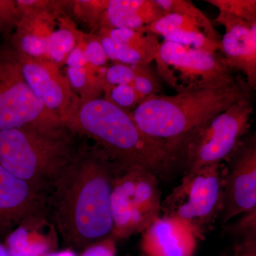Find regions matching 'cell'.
<instances>
[{
	"label": "cell",
	"instance_id": "obj_1",
	"mask_svg": "<svg viewBox=\"0 0 256 256\" xmlns=\"http://www.w3.org/2000/svg\"><path fill=\"white\" fill-rule=\"evenodd\" d=\"M117 171L118 165L99 146L80 142L46 194L47 216L64 245L85 250L110 238L111 195Z\"/></svg>",
	"mask_w": 256,
	"mask_h": 256
},
{
	"label": "cell",
	"instance_id": "obj_2",
	"mask_svg": "<svg viewBox=\"0 0 256 256\" xmlns=\"http://www.w3.org/2000/svg\"><path fill=\"white\" fill-rule=\"evenodd\" d=\"M66 126L80 137L92 140L120 168H142L161 180L183 168L181 152L146 136L129 112L107 99L80 100Z\"/></svg>",
	"mask_w": 256,
	"mask_h": 256
},
{
	"label": "cell",
	"instance_id": "obj_3",
	"mask_svg": "<svg viewBox=\"0 0 256 256\" xmlns=\"http://www.w3.org/2000/svg\"><path fill=\"white\" fill-rule=\"evenodd\" d=\"M244 77L173 96L156 95L129 112L138 128L152 139L181 152L200 128L234 104L252 97Z\"/></svg>",
	"mask_w": 256,
	"mask_h": 256
},
{
	"label": "cell",
	"instance_id": "obj_4",
	"mask_svg": "<svg viewBox=\"0 0 256 256\" xmlns=\"http://www.w3.org/2000/svg\"><path fill=\"white\" fill-rule=\"evenodd\" d=\"M79 138L62 122L0 131V164L46 194L76 152Z\"/></svg>",
	"mask_w": 256,
	"mask_h": 256
},
{
	"label": "cell",
	"instance_id": "obj_5",
	"mask_svg": "<svg viewBox=\"0 0 256 256\" xmlns=\"http://www.w3.org/2000/svg\"><path fill=\"white\" fill-rule=\"evenodd\" d=\"M225 164L184 173L181 182L162 202L161 213L190 227L204 240L222 214Z\"/></svg>",
	"mask_w": 256,
	"mask_h": 256
},
{
	"label": "cell",
	"instance_id": "obj_6",
	"mask_svg": "<svg viewBox=\"0 0 256 256\" xmlns=\"http://www.w3.org/2000/svg\"><path fill=\"white\" fill-rule=\"evenodd\" d=\"M160 178L142 168L118 165L111 210L114 229L111 237L124 238L143 232L161 214Z\"/></svg>",
	"mask_w": 256,
	"mask_h": 256
},
{
	"label": "cell",
	"instance_id": "obj_7",
	"mask_svg": "<svg viewBox=\"0 0 256 256\" xmlns=\"http://www.w3.org/2000/svg\"><path fill=\"white\" fill-rule=\"evenodd\" d=\"M252 97L238 101L204 124L185 148L184 173L220 164L249 133Z\"/></svg>",
	"mask_w": 256,
	"mask_h": 256
},
{
	"label": "cell",
	"instance_id": "obj_8",
	"mask_svg": "<svg viewBox=\"0 0 256 256\" xmlns=\"http://www.w3.org/2000/svg\"><path fill=\"white\" fill-rule=\"evenodd\" d=\"M156 74L176 94L212 86L233 78L223 56L164 41L156 60Z\"/></svg>",
	"mask_w": 256,
	"mask_h": 256
},
{
	"label": "cell",
	"instance_id": "obj_9",
	"mask_svg": "<svg viewBox=\"0 0 256 256\" xmlns=\"http://www.w3.org/2000/svg\"><path fill=\"white\" fill-rule=\"evenodd\" d=\"M55 122H62L32 92L14 48L0 47V131Z\"/></svg>",
	"mask_w": 256,
	"mask_h": 256
},
{
	"label": "cell",
	"instance_id": "obj_10",
	"mask_svg": "<svg viewBox=\"0 0 256 256\" xmlns=\"http://www.w3.org/2000/svg\"><path fill=\"white\" fill-rule=\"evenodd\" d=\"M220 220L256 210V136L248 133L225 161Z\"/></svg>",
	"mask_w": 256,
	"mask_h": 256
},
{
	"label": "cell",
	"instance_id": "obj_11",
	"mask_svg": "<svg viewBox=\"0 0 256 256\" xmlns=\"http://www.w3.org/2000/svg\"><path fill=\"white\" fill-rule=\"evenodd\" d=\"M16 53L24 78L32 92L42 105L66 124L80 102L68 78L60 72L58 65L50 60Z\"/></svg>",
	"mask_w": 256,
	"mask_h": 256
},
{
	"label": "cell",
	"instance_id": "obj_12",
	"mask_svg": "<svg viewBox=\"0 0 256 256\" xmlns=\"http://www.w3.org/2000/svg\"><path fill=\"white\" fill-rule=\"evenodd\" d=\"M46 217V194L0 164V240L18 226Z\"/></svg>",
	"mask_w": 256,
	"mask_h": 256
},
{
	"label": "cell",
	"instance_id": "obj_13",
	"mask_svg": "<svg viewBox=\"0 0 256 256\" xmlns=\"http://www.w3.org/2000/svg\"><path fill=\"white\" fill-rule=\"evenodd\" d=\"M214 22L222 25L220 52L229 68L242 72L252 92L256 88V22L220 12Z\"/></svg>",
	"mask_w": 256,
	"mask_h": 256
},
{
	"label": "cell",
	"instance_id": "obj_14",
	"mask_svg": "<svg viewBox=\"0 0 256 256\" xmlns=\"http://www.w3.org/2000/svg\"><path fill=\"white\" fill-rule=\"evenodd\" d=\"M148 31L161 36L164 41L180 44L216 54L220 52L222 36L213 25H207L186 15L164 14L154 23L144 28Z\"/></svg>",
	"mask_w": 256,
	"mask_h": 256
},
{
	"label": "cell",
	"instance_id": "obj_15",
	"mask_svg": "<svg viewBox=\"0 0 256 256\" xmlns=\"http://www.w3.org/2000/svg\"><path fill=\"white\" fill-rule=\"evenodd\" d=\"M196 242L186 224L162 216L143 232L141 249L146 256H193Z\"/></svg>",
	"mask_w": 256,
	"mask_h": 256
},
{
	"label": "cell",
	"instance_id": "obj_16",
	"mask_svg": "<svg viewBox=\"0 0 256 256\" xmlns=\"http://www.w3.org/2000/svg\"><path fill=\"white\" fill-rule=\"evenodd\" d=\"M164 15L156 0H109L100 28L140 30Z\"/></svg>",
	"mask_w": 256,
	"mask_h": 256
},
{
	"label": "cell",
	"instance_id": "obj_17",
	"mask_svg": "<svg viewBox=\"0 0 256 256\" xmlns=\"http://www.w3.org/2000/svg\"><path fill=\"white\" fill-rule=\"evenodd\" d=\"M98 33L107 35L114 41L139 52L150 64L156 60L160 46L158 37L144 28L140 30L124 28L106 30L102 28Z\"/></svg>",
	"mask_w": 256,
	"mask_h": 256
},
{
	"label": "cell",
	"instance_id": "obj_18",
	"mask_svg": "<svg viewBox=\"0 0 256 256\" xmlns=\"http://www.w3.org/2000/svg\"><path fill=\"white\" fill-rule=\"evenodd\" d=\"M106 68H94L88 64L86 66L68 67L66 78L74 92L80 100L86 101L98 98L104 92V73Z\"/></svg>",
	"mask_w": 256,
	"mask_h": 256
},
{
	"label": "cell",
	"instance_id": "obj_19",
	"mask_svg": "<svg viewBox=\"0 0 256 256\" xmlns=\"http://www.w3.org/2000/svg\"><path fill=\"white\" fill-rule=\"evenodd\" d=\"M60 28L54 31L47 42L46 60L56 65L63 63L76 46L78 32L68 18H60Z\"/></svg>",
	"mask_w": 256,
	"mask_h": 256
},
{
	"label": "cell",
	"instance_id": "obj_20",
	"mask_svg": "<svg viewBox=\"0 0 256 256\" xmlns=\"http://www.w3.org/2000/svg\"><path fill=\"white\" fill-rule=\"evenodd\" d=\"M230 232L239 237L230 256H256V210L244 216Z\"/></svg>",
	"mask_w": 256,
	"mask_h": 256
},
{
	"label": "cell",
	"instance_id": "obj_21",
	"mask_svg": "<svg viewBox=\"0 0 256 256\" xmlns=\"http://www.w3.org/2000/svg\"><path fill=\"white\" fill-rule=\"evenodd\" d=\"M108 2L109 0H78L70 1V6L77 18L86 24L92 31L98 32Z\"/></svg>",
	"mask_w": 256,
	"mask_h": 256
},
{
	"label": "cell",
	"instance_id": "obj_22",
	"mask_svg": "<svg viewBox=\"0 0 256 256\" xmlns=\"http://www.w3.org/2000/svg\"><path fill=\"white\" fill-rule=\"evenodd\" d=\"M108 60L130 66L149 65L148 60L139 52L114 41L104 34L97 33Z\"/></svg>",
	"mask_w": 256,
	"mask_h": 256
},
{
	"label": "cell",
	"instance_id": "obj_23",
	"mask_svg": "<svg viewBox=\"0 0 256 256\" xmlns=\"http://www.w3.org/2000/svg\"><path fill=\"white\" fill-rule=\"evenodd\" d=\"M136 76L132 86L137 92L140 104L151 96L159 95L161 82L159 76L149 65L133 66Z\"/></svg>",
	"mask_w": 256,
	"mask_h": 256
},
{
	"label": "cell",
	"instance_id": "obj_24",
	"mask_svg": "<svg viewBox=\"0 0 256 256\" xmlns=\"http://www.w3.org/2000/svg\"><path fill=\"white\" fill-rule=\"evenodd\" d=\"M222 12L248 22H256V0H206Z\"/></svg>",
	"mask_w": 256,
	"mask_h": 256
},
{
	"label": "cell",
	"instance_id": "obj_25",
	"mask_svg": "<svg viewBox=\"0 0 256 256\" xmlns=\"http://www.w3.org/2000/svg\"><path fill=\"white\" fill-rule=\"evenodd\" d=\"M164 14H178L186 15L196 18L207 25H213L206 15L188 0H156Z\"/></svg>",
	"mask_w": 256,
	"mask_h": 256
},
{
	"label": "cell",
	"instance_id": "obj_26",
	"mask_svg": "<svg viewBox=\"0 0 256 256\" xmlns=\"http://www.w3.org/2000/svg\"><path fill=\"white\" fill-rule=\"evenodd\" d=\"M104 98L126 112L134 110L140 104L137 92L132 85L128 84L112 87L106 92Z\"/></svg>",
	"mask_w": 256,
	"mask_h": 256
},
{
	"label": "cell",
	"instance_id": "obj_27",
	"mask_svg": "<svg viewBox=\"0 0 256 256\" xmlns=\"http://www.w3.org/2000/svg\"><path fill=\"white\" fill-rule=\"evenodd\" d=\"M136 76V70L133 66L118 63L106 68L104 73V94L108 92L112 87L117 86L132 85L133 80Z\"/></svg>",
	"mask_w": 256,
	"mask_h": 256
},
{
	"label": "cell",
	"instance_id": "obj_28",
	"mask_svg": "<svg viewBox=\"0 0 256 256\" xmlns=\"http://www.w3.org/2000/svg\"><path fill=\"white\" fill-rule=\"evenodd\" d=\"M85 53L88 63L94 68H102L108 60L102 44L96 34H84Z\"/></svg>",
	"mask_w": 256,
	"mask_h": 256
},
{
	"label": "cell",
	"instance_id": "obj_29",
	"mask_svg": "<svg viewBox=\"0 0 256 256\" xmlns=\"http://www.w3.org/2000/svg\"><path fill=\"white\" fill-rule=\"evenodd\" d=\"M20 18L16 0H0V34L16 28Z\"/></svg>",
	"mask_w": 256,
	"mask_h": 256
},
{
	"label": "cell",
	"instance_id": "obj_30",
	"mask_svg": "<svg viewBox=\"0 0 256 256\" xmlns=\"http://www.w3.org/2000/svg\"><path fill=\"white\" fill-rule=\"evenodd\" d=\"M84 34L82 32H78L76 36V44L73 50L67 56L66 62L68 67H80L86 66L88 60L85 53V43H84Z\"/></svg>",
	"mask_w": 256,
	"mask_h": 256
},
{
	"label": "cell",
	"instance_id": "obj_31",
	"mask_svg": "<svg viewBox=\"0 0 256 256\" xmlns=\"http://www.w3.org/2000/svg\"><path fill=\"white\" fill-rule=\"evenodd\" d=\"M116 247L112 238L98 242L84 250L82 256H114Z\"/></svg>",
	"mask_w": 256,
	"mask_h": 256
},
{
	"label": "cell",
	"instance_id": "obj_32",
	"mask_svg": "<svg viewBox=\"0 0 256 256\" xmlns=\"http://www.w3.org/2000/svg\"><path fill=\"white\" fill-rule=\"evenodd\" d=\"M0 256H11L2 240H0Z\"/></svg>",
	"mask_w": 256,
	"mask_h": 256
}]
</instances>
